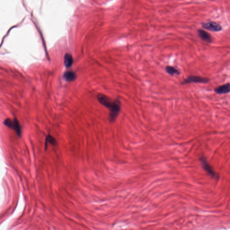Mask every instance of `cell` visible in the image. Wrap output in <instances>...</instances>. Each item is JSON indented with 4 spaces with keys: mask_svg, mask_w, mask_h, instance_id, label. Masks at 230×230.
<instances>
[{
    "mask_svg": "<svg viewBox=\"0 0 230 230\" xmlns=\"http://www.w3.org/2000/svg\"><path fill=\"white\" fill-rule=\"evenodd\" d=\"M97 98L99 103L109 110V121L111 123L114 122L121 112V104L120 99L116 98L112 100L107 95L102 93L98 94Z\"/></svg>",
    "mask_w": 230,
    "mask_h": 230,
    "instance_id": "6da1fadb",
    "label": "cell"
},
{
    "mask_svg": "<svg viewBox=\"0 0 230 230\" xmlns=\"http://www.w3.org/2000/svg\"><path fill=\"white\" fill-rule=\"evenodd\" d=\"M4 125L7 127L15 131L17 135L19 137H21L22 134L21 126L19 121L16 118L13 120L11 119H6L5 120L4 123Z\"/></svg>",
    "mask_w": 230,
    "mask_h": 230,
    "instance_id": "7a4b0ae2",
    "label": "cell"
},
{
    "mask_svg": "<svg viewBox=\"0 0 230 230\" xmlns=\"http://www.w3.org/2000/svg\"><path fill=\"white\" fill-rule=\"evenodd\" d=\"M209 81V79L198 76H189L181 83L182 85L191 83H206Z\"/></svg>",
    "mask_w": 230,
    "mask_h": 230,
    "instance_id": "3957f363",
    "label": "cell"
},
{
    "mask_svg": "<svg viewBox=\"0 0 230 230\" xmlns=\"http://www.w3.org/2000/svg\"><path fill=\"white\" fill-rule=\"evenodd\" d=\"M202 25L204 28L211 31L219 32L222 29V27L219 24L212 21L202 23Z\"/></svg>",
    "mask_w": 230,
    "mask_h": 230,
    "instance_id": "277c9868",
    "label": "cell"
},
{
    "mask_svg": "<svg viewBox=\"0 0 230 230\" xmlns=\"http://www.w3.org/2000/svg\"><path fill=\"white\" fill-rule=\"evenodd\" d=\"M201 162L202 164L203 168L204 170L207 172L213 178H216L218 177V176L216 175L215 172L213 171L212 167L209 164L208 162L206 160L205 157H201Z\"/></svg>",
    "mask_w": 230,
    "mask_h": 230,
    "instance_id": "5b68a950",
    "label": "cell"
},
{
    "mask_svg": "<svg viewBox=\"0 0 230 230\" xmlns=\"http://www.w3.org/2000/svg\"><path fill=\"white\" fill-rule=\"evenodd\" d=\"M215 92L218 94H226L230 92V84L227 83L217 87Z\"/></svg>",
    "mask_w": 230,
    "mask_h": 230,
    "instance_id": "8992f818",
    "label": "cell"
},
{
    "mask_svg": "<svg viewBox=\"0 0 230 230\" xmlns=\"http://www.w3.org/2000/svg\"><path fill=\"white\" fill-rule=\"evenodd\" d=\"M198 34L199 37L202 39L203 41L207 42H211L212 41L211 37L209 33H208L202 29H200L198 31Z\"/></svg>",
    "mask_w": 230,
    "mask_h": 230,
    "instance_id": "52a82bcc",
    "label": "cell"
},
{
    "mask_svg": "<svg viewBox=\"0 0 230 230\" xmlns=\"http://www.w3.org/2000/svg\"><path fill=\"white\" fill-rule=\"evenodd\" d=\"M63 78L66 81L70 82L73 81L76 78V74L73 71H68L64 73Z\"/></svg>",
    "mask_w": 230,
    "mask_h": 230,
    "instance_id": "ba28073f",
    "label": "cell"
},
{
    "mask_svg": "<svg viewBox=\"0 0 230 230\" xmlns=\"http://www.w3.org/2000/svg\"><path fill=\"white\" fill-rule=\"evenodd\" d=\"M73 59L72 55L69 54H66L64 56V63L65 67L69 68L73 65Z\"/></svg>",
    "mask_w": 230,
    "mask_h": 230,
    "instance_id": "9c48e42d",
    "label": "cell"
},
{
    "mask_svg": "<svg viewBox=\"0 0 230 230\" xmlns=\"http://www.w3.org/2000/svg\"><path fill=\"white\" fill-rule=\"evenodd\" d=\"M50 143L52 145L55 146L57 145V142L54 137L50 135H48L46 137L45 142V151H46L48 147V143Z\"/></svg>",
    "mask_w": 230,
    "mask_h": 230,
    "instance_id": "30bf717a",
    "label": "cell"
},
{
    "mask_svg": "<svg viewBox=\"0 0 230 230\" xmlns=\"http://www.w3.org/2000/svg\"><path fill=\"white\" fill-rule=\"evenodd\" d=\"M165 71L167 73L171 75L180 74V72L175 67L171 66H167L165 68Z\"/></svg>",
    "mask_w": 230,
    "mask_h": 230,
    "instance_id": "8fae6325",
    "label": "cell"
}]
</instances>
